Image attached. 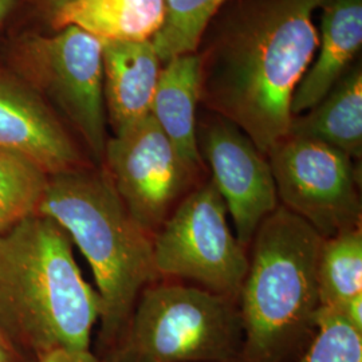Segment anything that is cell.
I'll use <instances>...</instances> for the list:
<instances>
[{"instance_id":"obj_1","label":"cell","mask_w":362,"mask_h":362,"mask_svg":"<svg viewBox=\"0 0 362 362\" xmlns=\"http://www.w3.org/2000/svg\"><path fill=\"white\" fill-rule=\"evenodd\" d=\"M325 0H231L196 52L200 104L242 130L264 156L290 133L291 101L318 49L313 16Z\"/></svg>"},{"instance_id":"obj_2","label":"cell","mask_w":362,"mask_h":362,"mask_svg":"<svg viewBox=\"0 0 362 362\" xmlns=\"http://www.w3.org/2000/svg\"><path fill=\"white\" fill-rule=\"evenodd\" d=\"M100 315L98 293L58 223L38 214L0 233V333L27 361L90 349Z\"/></svg>"},{"instance_id":"obj_3","label":"cell","mask_w":362,"mask_h":362,"mask_svg":"<svg viewBox=\"0 0 362 362\" xmlns=\"http://www.w3.org/2000/svg\"><path fill=\"white\" fill-rule=\"evenodd\" d=\"M39 214L58 223L90 264L106 351L124 330L141 291L161 278L153 236L130 215L103 167L50 176Z\"/></svg>"},{"instance_id":"obj_4","label":"cell","mask_w":362,"mask_h":362,"mask_svg":"<svg viewBox=\"0 0 362 362\" xmlns=\"http://www.w3.org/2000/svg\"><path fill=\"white\" fill-rule=\"evenodd\" d=\"M322 236L284 206L260 223L238 299L243 362H284L314 329L321 306L318 258Z\"/></svg>"},{"instance_id":"obj_5","label":"cell","mask_w":362,"mask_h":362,"mask_svg":"<svg viewBox=\"0 0 362 362\" xmlns=\"http://www.w3.org/2000/svg\"><path fill=\"white\" fill-rule=\"evenodd\" d=\"M243 346L238 302L199 286H146L103 362H233Z\"/></svg>"},{"instance_id":"obj_6","label":"cell","mask_w":362,"mask_h":362,"mask_svg":"<svg viewBox=\"0 0 362 362\" xmlns=\"http://www.w3.org/2000/svg\"><path fill=\"white\" fill-rule=\"evenodd\" d=\"M227 216L226 203L211 179L199 184L153 236L158 275L191 281L238 302L248 255Z\"/></svg>"},{"instance_id":"obj_7","label":"cell","mask_w":362,"mask_h":362,"mask_svg":"<svg viewBox=\"0 0 362 362\" xmlns=\"http://www.w3.org/2000/svg\"><path fill=\"white\" fill-rule=\"evenodd\" d=\"M281 206L324 239L361 227L353 158L327 144L287 136L267 153Z\"/></svg>"},{"instance_id":"obj_8","label":"cell","mask_w":362,"mask_h":362,"mask_svg":"<svg viewBox=\"0 0 362 362\" xmlns=\"http://www.w3.org/2000/svg\"><path fill=\"white\" fill-rule=\"evenodd\" d=\"M103 168L130 215L152 236L203 177L152 116L107 139Z\"/></svg>"},{"instance_id":"obj_9","label":"cell","mask_w":362,"mask_h":362,"mask_svg":"<svg viewBox=\"0 0 362 362\" xmlns=\"http://www.w3.org/2000/svg\"><path fill=\"white\" fill-rule=\"evenodd\" d=\"M199 152L233 218L238 242L248 248L260 223L279 206L267 156L228 119L211 113L197 121Z\"/></svg>"},{"instance_id":"obj_10","label":"cell","mask_w":362,"mask_h":362,"mask_svg":"<svg viewBox=\"0 0 362 362\" xmlns=\"http://www.w3.org/2000/svg\"><path fill=\"white\" fill-rule=\"evenodd\" d=\"M37 55L54 101L103 167L107 143L103 40L78 27H62L39 42Z\"/></svg>"},{"instance_id":"obj_11","label":"cell","mask_w":362,"mask_h":362,"mask_svg":"<svg viewBox=\"0 0 362 362\" xmlns=\"http://www.w3.org/2000/svg\"><path fill=\"white\" fill-rule=\"evenodd\" d=\"M0 149L26 157L49 176L89 167L52 110L38 97L1 79Z\"/></svg>"},{"instance_id":"obj_12","label":"cell","mask_w":362,"mask_h":362,"mask_svg":"<svg viewBox=\"0 0 362 362\" xmlns=\"http://www.w3.org/2000/svg\"><path fill=\"white\" fill-rule=\"evenodd\" d=\"M106 121L113 136L151 116L161 61L152 45L144 42H103Z\"/></svg>"},{"instance_id":"obj_13","label":"cell","mask_w":362,"mask_h":362,"mask_svg":"<svg viewBox=\"0 0 362 362\" xmlns=\"http://www.w3.org/2000/svg\"><path fill=\"white\" fill-rule=\"evenodd\" d=\"M317 58L299 81L293 117L309 112L351 67L362 46V0H325Z\"/></svg>"},{"instance_id":"obj_14","label":"cell","mask_w":362,"mask_h":362,"mask_svg":"<svg viewBox=\"0 0 362 362\" xmlns=\"http://www.w3.org/2000/svg\"><path fill=\"white\" fill-rule=\"evenodd\" d=\"M200 104V58L197 52L177 55L164 64L156 86L151 116L167 134L182 160L200 175L204 164L196 139Z\"/></svg>"},{"instance_id":"obj_15","label":"cell","mask_w":362,"mask_h":362,"mask_svg":"<svg viewBox=\"0 0 362 362\" xmlns=\"http://www.w3.org/2000/svg\"><path fill=\"white\" fill-rule=\"evenodd\" d=\"M288 134L327 144L353 160H361V64L351 65L320 104L294 117Z\"/></svg>"},{"instance_id":"obj_16","label":"cell","mask_w":362,"mask_h":362,"mask_svg":"<svg viewBox=\"0 0 362 362\" xmlns=\"http://www.w3.org/2000/svg\"><path fill=\"white\" fill-rule=\"evenodd\" d=\"M167 0H73L54 15L57 30L76 26L103 42L152 40Z\"/></svg>"},{"instance_id":"obj_17","label":"cell","mask_w":362,"mask_h":362,"mask_svg":"<svg viewBox=\"0 0 362 362\" xmlns=\"http://www.w3.org/2000/svg\"><path fill=\"white\" fill-rule=\"evenodd\" d=\"M321 306L338 308L362 294V228L322 239L318 258Z\"/></svg>"},{"instance_id":"obj_18","label":"cell","mask_w":362,"mask_h":362,"mask_svg":"<svg viewBox=\"0 0 362 362\" xmlns=\"http://www.w3.org/2000/svg\"><path fill=\"white\" fill-rule=\"evenodd\" d=\"M49 179L26 157L0 149V233L38 215Z\"/></svg>"},{"instance_id":"obj_19","label":"cell","mask_w":362,"mask_h":362,"mask_svg":"<svg viewBox=\"0 0 362 362\" xmlns=\"http://www.w3.org/2000/svg\"><path fill=\"white\" fill-rule=\"evenodd\" d=\"M231 0H167L165 18L152 45L161 61L197 50L211 19Z\"/></svg>"},{"instance_id":"obj_20","label":"cell","mask_w":362,"mask_h":362,"mask_svg":"<svg viewBox=\"0 0 362 362\" xmlns=\"http://www.w3.org/2000/svg\"><path fill=\"white\" fill-rule=\"evenodd\" d=\"M313 327L314 339L297 362H362V332L337 309L320 306Z\"/></svg>"},{"instance_id":"obj_21","label":"cell","mask_w":362,"mask_h":362,"mask_svg":"<svg viewBox=\"0 0 362 362\" xmlns=\"http://www.w3.org/2000/svg\"><path fill=\"white\" fill-rule=\"evenodd\" d=\"M38 362H103L91 350H55L42 358Z\"/></svg>"},{"instance_id":"obj_22","label":"cell","mask_w":362,"mask_h":362,"mask_svg":"<svg viewBox=\"0 0 362 362\" xmlns=\"http://www.w3.org/2000/svg\"><path fill=\"white\" fill-rule=\"evenodd\" d=\"M334 309L339 311L349 324L362 332V294L350 298Z\"/></svg>"},{"instance_id":"obj_23","label":"cell","mask_w":362,"mask_h":362,"mask_svg":"<svg viewBox=\"0 0 362 362\" xmlns=\"http://www.w3.org/2000/svg\"><path fill=\"white\" fill-rule=\"evenodd\" d=\"M0 362H30L0 333Z\"/></svg>"},{"instance_id":"obj_24","label":"cell","mask_w":362,"mask_h":362,"mask_svg":"<svg viewBox=\"0 0 362 362\" xmlns=\"http://www.w3.org/2000/svg\"><path fill=\"white\" fill-rule=\"evenodd\" d=\"M73 0H45V3L47 4V7L52 10V13H58L61 8H64L69 3H71Z\"/></svg>"},{"instance_id":"obj_25","label":"cell","mask_w":362,"mask_h":362,"mask_svg":"<svg viewBox=\"0 0 362 362\" xmlns=\"http://www.w3.org/2000/svg\"><path fill=\"white\" fill-rule=\"evenodd\" d=\"M13 1V0H0V22L6 16V13H8V10L11 8Z\"/></svg>"}]
</instances>
